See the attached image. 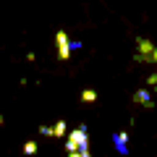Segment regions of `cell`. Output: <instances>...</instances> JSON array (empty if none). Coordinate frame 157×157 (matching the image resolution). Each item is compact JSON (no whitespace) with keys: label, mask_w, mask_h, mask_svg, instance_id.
<instances>
[{"label":"cell","mask_w":157,"mask_h":157,"mask_svg":"<svg viewBox=\"0 0 157 157\" xmlns=\"http://www.w3.org/2000/svg\"><path fill=\"white\" fill-rule=\"evenodd\" d=\"M66 152L71 157H89V128L84 123L73 128L71 134H66Z\"/></svg>","instance_id":"cell-1"},{"label":"cell","mask_w":157,"mask_h":157,"mask_svg":"<svg viewBox=\"0 0 157 157\" xmlns=\"http://www.w3.org/2000/svg\"><path fill=\"white\" fill-rule=\"evenodd\" d=\"M155 50L157 47L152 45L149 39L136 37V55H134V60L136 63H155Z\"/></svg>","instance_id":"cell-2"},{"label":"cell","mask_w":157,"mask_h":157,"mask_svg":"<svg viewBox=\"0 0 157 157\" xmlns=\"http://www.w3.org/2000/svg\"><path fill=\"white\" fill-rule=\"evenodd\" d=\"M55 47H58V60L66 63L71 58V45H68V34L60 32V29L55 32Z\"/></svg>","instance_id":"cell-3"},{"label":"cell","mask_w":157,"mask_h":157,"mask_svg":"<svg viewBox=\"0 0 157 157\" xmlns=\"http://www.w3.org/2000/svg\"><path fill=\"white\" fill-rule=\"evenodd\" d=\"M39 134L58 139V136H66V134H68V126H66V121H58L55 126H39Z\"/></svg>","instance_id":"cell-4"},{"label":"cell","mask_w":157,"mask_h":157,"mask_svg":"<svg viewBox=\"0 0 157 157\" xmlns=\"http://www.w3.org/2000/svg\"><path fill=\"white\" fill-rule=\"evenodd\" d=\"M126 141H128V134H126V131H115V134H113V144H115V149H118V155H128V144H126Z\"/></svg>","instance_id":"cell-5"},{"label":"cell","mask_w":157,"mask_h":157,"mask_svg":"<svg viewBox=\"0 0 157 157\" xmlns=\"http://www.w3.org/2000/svg\"><path fill=\"white\" fill-rule=\"evenodd\" d=\"M131 100H134L136 105H144L147 110H152V107H155V102H152V97H149V92H147V89L134 92V97H131Z\"/></svg>","instance_id":"cell-6"},{"label":"cell","mask_w":157,"mask_h":157,"mask_svg":"<svg viewBox=\"0 0 157 157\" xmlns=\"http://www.w3.org/2000/svg\"><path fill=\"white\" fill-rule=\"evenodd\" d=\"M78 100L84 102V105H92V102H97V100H100V94H97L94 89H84L81 94H78Z\"/></svg>","instance_id":"cell-7"},{"label":"cell","mask_w":157,"mask_h":157,"mask_svg":"<svg viewBox=\"0 0 157 157\" xmlns=\"http://www.w3.org/2000/svg\"><path fill=\"white\" fill-rule=\"evenodd\" d=\"M24 155H37V141H26L24 144Z\"/></svg>","instance_id":"cell-8"},{"label":"cell","mask_w":157,"mask_h":157,"mask_svg":"<svg viewBox=\"0 0 157 157\" xmlns=\"http://www.w3.org/2000/svg\"><path fill=\"white\" fill-rule=\"evenodd\" d=\"M68 45H71V52H78L81 50V39H71Z\"/></svg>","instance_id":"cell-9"},{"label":"cell","mask_w":157,"mask_h":157,"mask_svg":"<svg viewBox=\"0 0 157 157\" xmlns=\"http://www.w3.org/2000/svg\"><path fill=\"white\" fill-rule=\"evenodd\" d=\"M147 84H149V86H155V84H157V71H155V73H152V76H149V78H147Z\"/></svg>","instance_id":"cell-10"},{"label":"cell","mask_w":157,"mask_h":157,"mask_svg":"<svg viewBox=\"0 0 157 157\" xmlns=\"http://www.w3.org/2000/svg\"><path fill=\"white\" fill-rule=\"evenodd\" d=\"M155 63H157V50H155Z\"/></svg>","instance_id":"cell-11"},{"label":"cell","mask_w":157,"mask_h":157,"mask_svg":"<svg viewBox=\"0 0 157 157\" xmlns=\"http://www.w3.org/2000/svg\"><path fill=\"white\" fill-rule=\"evenodd\" d=\"M0 126H3V115H0Z\"/></svg>","instance_id":"cell-12"}]
</instances>
